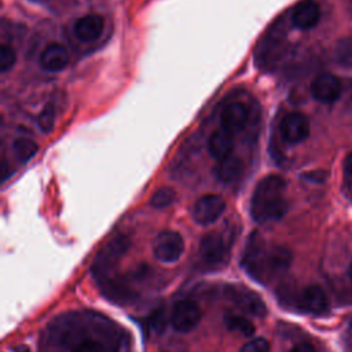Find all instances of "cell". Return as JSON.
I'll return each mask as SVG.
<instances>
[{
    "label": "cell",
    "mask_w": 352,
    "mask_h": 352,
    "mask_svg": "<svg viewBox=\"0 0 352 352\" xmlns=\"http://www.w3.org/2000/svg\"><path fill=\"white\" fill-rule=\"evenodd\" d=\"M290 263L292 253L286 248H267L257 232L250 234L241 260V265L249 276L261 283H267L285 272Z\"/></svg>",
    "instance_id": "obj_1"
},
{
    "label": "cell",
    "mask_w": 352,
    "mask_h": 352,
    "mask_svg": "<svg viewBox=\"0 0 352 352\" xmlns=\"http://www.w3.org/2000/svg\"><path fill=\"white\" fill-rule=\"evenodd\" d=\"M286 182L279 175H267L256 186L250 214L257 223L276 221L287 212V201L283 197Z\"/></svg>",
    "instance_id": "obj_2"
},
{
    "label": "cell",
    "mask_w": 352,
    "mask_h": 352,
    "mask_svg": "<svg viewBox=\"0 0 352 352\" xmlns=\"http://www.w3.org/2000/svg\"><path fill=\"white\" fill-rule=\"evenodd\" d=\"M131 239L128 235L120 234L111 238L96 254L92 265V272L98 278V280H102L109 276L110 270L116 265V263L124 256V253L129 249Z\"/></svg>",
    "instance_id": "obj_3"
},
{
    "label": "cell",
    "mask_w": 352,
    "mask_h": 352,
    "mask_svg": "<svg viewBox=\"0 0 352 352\" xmlns=\"http://www.w3.org/2000/svg\"><path fill=\"white\" fill-rule=\"evenodd\" d=\"M226 297L243 312L263 318L267 314V307L260 296L241 285H227L224 289Z\"/></svg>",
    "instance_id": "obj_4"
},
{
    "label": "cell",
    "mask_w": 352,
    "mask_h": 352,
    "mask_svg": "<svg viewBox=\"0 0 352 352\" xmlns=\"http://www.w3.org/2000/svg\"><path fill=\"white\" fill-rule=\"evenodd\" d=\"M201 316V308L195 301L180 300L173 305L169 322L173 330L179 333H188L199 323Z\"/></svg>",
    "instance_id": "obj_5"
},
{
    "label": "cell",
    "mask_w": 352,
    "mask_h": 352,
    "mask_svg": "<svg viewBox=\"0 0 352 352\" xmlns=\"http://www.w3.org/2000/svg\"><path fill=\"white\" fill-rule=\"evenodd\" d=\"M224 209L226 202L220 195L206 194L194 202L191 208V216L197 224L209 226L223 214Z\"/></svg>",
    "instance_id": "obj_6"
},
{
    "label": "cell",
    "mask_w": 352,
    "mask_h": 352,
    "mask_svg": "<svg viewBox=\"0 0 352 352\" xmlns=\"http://www.w3.org/2000/svg\"><path fill=\"white\" fill-rule=\"evenodd\" d=\"M153 252L160 261L175 263L184 252V241L176 231H162L154 239Z\"/></svg>",
    "instance_id": "obj_7"
},
{
    "label": "cell",
    "mask_w": 352,
    "mask_h": 352,
    "mask_svg": "<svg viewBox=\"0 0 352 352\" xmlns=\"http://www.w3.org/2000/svg\"><path fill=\"white\" fill-rule=\"evenodd\" d=\"M199 254L208 265H221L228 260V242L219 232H209L201 239Z\"/></svg>",
    "instance_id": "obj_8"
},
{
    "label": "cell",
    "mask_w": 352,
    "mask_h": 352,
    "mask_svg": "<svg viewBox=\"0 0 352 352\" xmlns=\"http://www.w3.org/2000/svg\"><path fill=\"white\" fill-rule=\"evenodd\" d=\"M279 131L285 142L290 144H298L304 142L309 135V121L302 113L292 111L282 118Z\"/></svg>",
    "instance_id": "obj_9"
},
{
    "label": "cell",
    "mask_w": 352,
    "mask_h": 352,
    "mask_svg": "<svg viewBox=\"0 0 352 352\" xmlns=\"http://www.w3.org/2000/svg\"><path fill=\"white\" fill-rule=\"evenodd\" d=\"M342 87L338 77L331 73H322L311 84L312 96L322 103H331L341 95Z\"/></svg>",
    "instance_id": "obj_10"
},
{
    "label": "cell",
    "mask_w": 352,
    "mask_h": 352,
    "mask_svg": "<svg viewBox=\"0 0 352 352\" xmlns=\"http://www.w3.org/2000/svg\"><path fill=\"white\" fill-rule=\"evenodd\" d=\"M249 118V111L245 103L242 102H230L227 103L220 113V125L221 129L234 135L241 132Z\"/></svg>",
    "instance_id": "obj_11"
},
{
    "label": "cell",
    "mask_w": 352,
    "mask_h": 352,
    "mask_svg": "<svg viewBox=\"0 0 352 352\" xmlns=\"http://www.w3.org/2000/svg\"><path fill=\"white\" fill-rule=\"evenodd\" d=\"M104 19L99 14H87L80 16L73 25L74 36L82 43L95 41L103 32Z\"/></svg>",
    "instance_id": "obj_12"
},
{
    "label": "cell",
    "mask_w": 352,
    "mask_h": 352,
    "mask_svg": "<svg viewBox=\"0 0 352 352\" xmlns=\"http://www.w3.org/2000/svg\"><path fill=\"white\" fill-rule=\"evenodd\" d=\"M320 18V8L315 0H301L292 11V23L301 29H312Z\"/></svg>",
    "instance_id": "obj_13"
},
{
    "label": "cell",
    "mask_w": 352,
    "mask_h": 352,
    "mask_svg": "<svg viewBox=\"0 0 352 352\" xmlns=\"http://www.w3.org/2000/svg\"><path fill=\"white\" fill-rule=\"evenodd\" d=\"M38 63L45 72H60L69 63V52L65 45L51 43L41 51Z\"/></svg>",
    "instance_id": "obj_14"
},
{
    "label": "cell",
    "mask_w": 352,
    "mask_h": 352,
    "mask_svg": "<svg viewBox=\"0 0 352 352\" xmlns=\"http://www.w3.org/2000/svg\"><path fill=\"white\" fill-rule=\"evenodd\" d=\"M298 305L309 314L320 315L327 309V297L319 286L311 285L300 293Z\"/></svg>",
    "instance_id": "obj_15"
},
{
    "label": "cell",
    "mask_w": 352,
    "mask_h": 352,
    "mask_svg": "<svg viewBox=\"0 0 352 352\" xmlns=\"http://www.w3.org/2000/svg\"><path fill=\"white\" fill-rule=\"evenodd\" d=\"M208 148L210 155L216 161H221L230 155H232L234 148V138L224 129L214 131L208 142Z\"/></svg>",
    "instance_id": "obj_16"
},
{
    "label": "cell",
    "mask_w": 352,
    "mask_h": 352,
    "mask_svg": "<svg viewBox=\"0 0 352 352\" xmlns=\"http://www.w3.org/2000/svg\"><path fill=\"white\" fill-rule=\"evenodd\" d=\"M242 162L238 157L230 155L221 161H217L213 168L214 177L226 184L236 182L242 175Z\"/></svg>",
    "instance_id": "obj_17"
},
{
    "label": "cell",
    "mask_w": 352,
    "mask_h": 352,
    "mask_svg": "<svg viewBox=\"0 0 352 352\" xmlns=\"http://www.w3.org/2000/svg\"><path fill=\"white\" fill-rule=\"evenodd\" d=\"M100 283V289L103 292V294L113 301L117 302H125L128 300H131V297L133 296V292L128 287V285L120 279H113V278H104L102 280H99Z\"/></svg>",
    "instance_id": "obj_18"
},
{
    "label": "cell",
    "mask_w": 352,
    "mask_h": 352,
    "mask_svg": "<svg viewBox=\"0 0 352 352\" xmlns=\"http://www.w3.org/2000/svg\"><path fill=\"white\" fill-rule=\"evenodd\" d=\"M224 324L230 331L243 337H252L254 334V324L242 315H226Z\"/></svg>",
    "instance_id": "obj_19"
},
{
    "label": "cell",
    "mask_w": 352,
    "mask_h": 352,
    "mask_svg": "<svg viewBox=\"0 0 352 352\" xmlns=\"http://www.w3.org/2000/svg\"><path fill=\"white\" fill-rule=\"evenodd\" d=\"M14 155L19 162H28L30 158H33L38 150V144L28 138H19L12 144Z\"/></svg>",
    "instance_id": "obj_20"
},
{
    "label": "cell",
    "mask_w": 352,
    "mask_h": 352,
    "mask_svg": "<svg viewBox=\"0 0 352 352\" xmlns=\"http://www.w3.org/2000/svg\"><path fill=\"white\" fill-rule=\"evenodd\" d=\"M334 55L344 67H352V37H344L336 44Z\"/></svg>",
    "instance_id": "obj_21"
},
{
    "label": "cell",
    "mask_w": 352,
    "mask_h": 352,
    "mask_svg": "<svg viewBox=\"0 0 352 352\" xmlns=\"http://www.w3.org/2000/svg\"><path fill=\"white\" fill-rule=\"evenodd\" d=\"M176 199V191L170 187H161L158 188L151 199H150V205L155 209H162V208H166L169 205H172Z\"/></svg>",
    "instance_id": "obj_22"
},
{
    "label": "cell",
    "mask_w": 352,
    "mask_h": 352,
    "mask_svg": "<svg viewBox=\"0 0 352 352\" xmlns=\"http://www.w3.org/2000/svg\"><path fill=\"white\" fill-rule=\"evenodd\" d=\"M38 129L44 133H50L55 125V110L52 104H47L37 116Z\"/></svg>",
    "instance_id": "obj_23"
},
{
    "label": "cell",
    "mask_w": 352,
    "mask_h": 352,
    "mask_svg": "<svg viewBox=\"0 0 352 352\" xmlns=\"http://www.w3.org/2000/svg\"><path fill=\"white\" fill-rule=\"evenodd\" d=\"M16 62V52L8 44H1L0 47V72L6 73L14 67Z\"/></svg>",
    "instance_id": "obj_24"
},
{
    "label": "cell",
    "mask_w": 352,
    "mask_h": 352,
    "mask_svg": "<svg viewBox=\"0 0 352 352\" xmlns=\"http://www.w3.org/2000/svg\"><path fill=\"white\" fill-rule=\"evenodd\" d=\"M241 352H270V342L263 337H256L248 341L241 348Z\"/></svg>",
    "instance_id": "obj_25"
},
{
    "label": "cell",
    "mask_w": 352,
    "mask_h": 352,
    "mask_svg": "<svg viewBox=\"0 0 352 352\" xmlns=\"http://www.w3.org/2000/svg\"><path fill=\"white\" fill-rule=\"evenodd\" d=\"M148 323H150L151 329H154L157 331H161L165 327L166 318H165V311L162 307H160L158 309L151 312V315L148 316Z\"/></svg>",
    "instance_id": "obj_26"
},
{
    "label": "cell",
    "mask_w": 352,
    "mask_h": 352,
    "mask_svg": "<svg viewBox=\"0 0 352 352\" xmlns=\"http://www.w3.org/2000/svg\"><path fill=\"white\" fill-rule=\"evenodd\" d=\"M302 177L307 179L308 182H312V183H322L326 179V173L323 170H314V172H309V173L304 175Z\"/></svg>",
    "instance_id": "obj_27"
},
{
    "label": "cell",
    "mask_w": 352,
    "mask_h": 352,
    "mask_svg": "<svg viewBox=\"0 0 352 352\" xmlns=\"http://www.w3.org/2000/svg\"><path fill=\"white\" fill-rule=\"evenodd\" d=\"M290 352H316V349L309 342H300L290 349Z\"/></svg>",
    "instance_id": "obj_28"
},
{
    "label": "cell",
    "mask_w": 352,
    "mask_h": 352,
    "mask_svg": "<svg viewBox=\"0 0 352 352\" xmlns=\"http://www.w3.org/2000/svg\"><path fill=\"white\" fill-rule=\"evenodd\" d=\"M345 173L348 175V176H352V151L346 155V158H345Z\"/></svg>",
    "instance_id": "obj_29"
},
{
    "label": "cell",
    "mask_w": 352,
    "mask_h": 352,
    "mask_svg": "<svg viewBox=\"0 0 352 352\" xmlns=\"http://www.w3.org/2000/svg\"><path fill=\"white\" fill-rule=\"evenodd\" d=\"M344 190H345V194H348L349 197H352V176H348V177L345 179Z\"/></svg>",
    "instance_id": "obj_30"
},
{
    "label": "cell",
    "mask_w": 352,
    "mask_h": 352,
    "mask_svg": "<svg viewBox=\"0 0 352 352\" xmlns=\"http://www.w3.org/2000/svg\"><path fill=\"white\" fill-rule=\"evenodd\" d=\"M15 352H29V349L25 346V345H21V346H16L15 349H14Z\"/></svg>",
    "instance_id": "obj_31"
},
{
    "label": "cell",
    "mask_w": 352,
    "mask_h": 352,
    "mask_svg": "<svg viewBox=\"0 0 352 352\" xmlns=\"http://www.w3.org/2000/svg\"><path fill=\"white\" fill-rule=\"evenodd\" d=\"M348 275H349V278L352 279V263H351V265H349V268H348Z\"/></svg>",
    "instance_id": "obj_32"
},
{
    "label": "cell",
    "mask_w": 352,
    "mask_h": 352,
    "mask_svg": "<svg viewBox=\"0 0 352 352\" xmlns=\"http://www.w3.org/2000/svg\"><path fill=\"white\" fill-rule=\"evenodd\" d=\"M351 99H352V81H351Z\"/></svg>",
    "instance_id": "obj_33"
},
{
    "label": "cell",
    "mask_w": 352,
    "mask_h": 352,
    "mask_svg": "<svg viewBox=\"0 0 352 352\" xmlns=\"http://www.w3.org/2000/svg\"><path fill=\"white\" fill-rule=\"evenodd\" d=\"M351 327H352V318H351Z\"/></svg>",
    "instance_id": "obj_34"
}]
</instances>
